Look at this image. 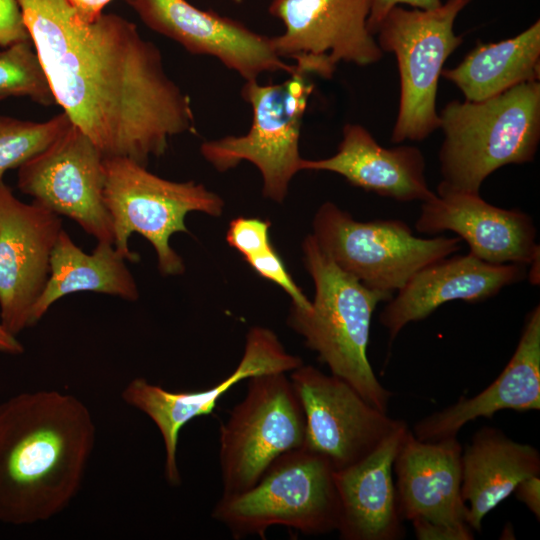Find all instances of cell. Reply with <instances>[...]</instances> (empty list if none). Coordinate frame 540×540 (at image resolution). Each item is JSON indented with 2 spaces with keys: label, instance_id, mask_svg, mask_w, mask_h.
Listing matches in <instances>:
<instances>
[{
  "label": "cell",
  "instance_id": "52a82bcc",
  "mask_svg": "<svg viewBox=\"0 0 540 540\" xmlns=\"http://www.w3.org/2000/svg\"><path fill=\"white\" fill-rule=\"evenodd\" d=\"M472 0H446L433 9L393 7L381 22L377 43L393 53L400 76V100L391 141H422L440 128L436 111L438 80L444 62L457 49L458 14Z\"/></svg>",
  "mask_w": 540,
  "mask_h": 540
},
{
  "label": "cell",
  "instance_id": "ba28073f",
  "mask_svg": "<svg viewBox=\"0 0 540 540\" xmlns=\"http://www.w3.org/2000/svg\"><path fill=\"white\" fill-rule=\"evenodd\" d=\"M313 88L309 76L296 69L281 83L246 80L241 94L252 109L249 131L203 142L202 156L219 172L251 162L261 173L264 197L282 202L301 171L299 139Z\"/></svg>",
  "mask_w": 540,
  "mask_h": 540
},
{
  "label": "cell",
  "instance_id": "6da1fadb",
  "mask_svg": "<svg viewBox=\"0 0 540 540\" xmlns=\"http://www.w3.org/2000/svg\"><path fill=\"white\" fill-rule=\"evenodd\" d=\"M17 1L55 103L104 157L147 166L195 133L189 96L133 22L103 13L84 24L65 0Z\"/></svg>",
  "mask_w": 540,
  "mask_h": 540
},
{
  "label": "cell",
  "instance_id": "7402d4cb",
  "mask_svg": "<svg viewBox=\"0 0 540 540\" xmlns=\"http://www.w3.org/2000/svg\"><path fill=\"white\" fill-rule=\"evenodd\" d=\"M407 429L403 424L361 460L335 471L341 508L337 531L341 539L403 538L392 470Z\"/></svg>",
  "mask_w": 540,
  "mask_h": 540
},
{
  "label": "cell",
  "instance_id": "3957f363",
  "mask_svg": "<svg viewBox=\"0 0 540 540\" xmlns=\"http://www.w3.org/2000/svg\"><path fill=\"white\" fill-rule=\"evenodd\" d=\"M315 296L307 311L292 306L289 326L304 338L330 373L351 385L368 403L387 412L392 397L377 379L367 356L370 325L379 302L392 294L368 288L340 269L313 235L302 245Z\"/></svg>",
  "mask_w": 540,
  "mask_h": 540
},
{
  "label": "cell",
  "instance_id": "d6986e66",
  "mask_svg": "<svg viewBox=\"0 0 540 540\" xmlns=\"http://www.w3.org/2000/svg\"><path fill=\"white\" fill-rule=\"evenodd\" d=\"M461 453L457 437L423 441L407 429L393 462L402 520L469 526L461 495Z\"/></svg>",
  "mask_w": 540,
  "mask_h": 540
},
{
  "label": "cell",
  "instance_id": "e575fe53",
  "mask_svg": "<svg viewBox=\"0 0 540 540\" xmlns=\"http://www.w3.org/2000/svg\"><path fill=\"white\" fill-rule=\"evenodd\" d=\"M24 347L15 335L10 333L0 322V353L19 355Z\"/></svg>",
  "mask_w": 540,
  "mask_h": 540
},
{
  "label": "cell",
  "instance_id": "44dd1931",
  "mask_svg": "<svg viewBox=\"0 0 540 540\" xmlns=\"http://www.w3.org/2000/svg\"><path fill=\"white\" fill-rule=\"evenodd\" d=\"M342 136L333 156L302 159L301 171L333 172L355 187L401 202H424L436 195L428 186L425 158L417 147H382L359 124H346Z\"/></svg>",
  "mask_w": 540,
  "mask_h": 540
},
{
  "label": "cell",
  "instance_id": "9a60e30c",
  "mask_svg": "<svg viewBox=\"0 0 540 540\" xmlns=\"http://www.w3.org/2000/svg\"><path fill=\"white\" fill-rule=\"evenodd\" d=\"M62 229L59 215L35 200L22 202L0 180V322L15 336L31 327Z\"/></svg>",
  "mask_w": 540,
  "mask_h": 540
},
{
  "label": "cell",
  "instance_id": "8fae6325",
  "mask_svg": "<svg viewBox=\"0 0 540 540\" xmlns=\"http://www.w3.org/2000/svg\"><path fill=\"white\" fill-rule=\"evenodd\" d=\"M373 0H271L268 11L284 24L271 37L281 59L305 75L330 79L340 62L365 66L383 52L367 27Z\"/></svg>",
  "mask_w": 540,
  "mask_h": 540
},
{
  "label": "cell",
  "instance_id": "7a4b0ae2",
  "mask_svg": "<svg viewBox=\"0 0 540 540\" xmlns=\"http://www.w3.org/2000/svg\"><path fill=\"white\" fill-rule=\"evenodd\" d=\"M95 440L93 417L72 394L22 392L0 403V522L29 525L65 510Z\"/></svg>",
  "mask_w": 540,
  "mask_h": 540
},
{
  "label": "cell",
  "instance_id": "5b68a950",
  "mask_svg": "<svg viewBox=\"0 0 540 540\" xmlns=\"http://www.w3.org/2000/svg\"><path fill=\"white\" fill-rule=\"evenodd\" d=\"M340 510L334 467L301 447L279 456L251 488L222 495L212 517L235 539L264 538L275 525L321 535L337 531Z\"/></svg>",
  "mask_w": 540,
  "mask_h": 540
},
{
  "label": "cell",
  "instance_id": "4fadbf2b",
  "mask_svg": "<svg viewBox=\"0 0 540 540\" xmlns=\"http://www.w3.org/2000/svg\"><path fill=\"white\" fill-rule=\"evenodd\" d=\"M305 416L308 450L325 457L335 471L351 466L405 424L368 403L351 385L312 365L290 372Z\"/></svg>",
  "mask_w": 540,
  "mask_h": 540
},
{
  "label": "cell",
  "instance_id": "603a6c76",
  "mask_svg": "<svg viewBox=\"0 0 540 540\" xmlns=\"http://www.w3.org/2000/svg\"><path fill=\"white\" fill-rule=\"evenodd\" d=\"M540 474V453L493 427L479 429L461 453V495L467 524L481 531L483 518L525 478Z\"/></svg>",
  "mask_w": 540,
  "mask_h": 540
},
{
  "label": "cell",
  "instance_id": "8992f818",
  "mask_svg": "<svg viewBox=\"0 0 540 540\" xmlns=\"http://www.w3.org/2000/svg\"><path fill=\"white\" fill-rule=\"evenodd\" d=\"M103 163V199L112 220L114 247L127 261H139L128 244L130 235L138 233L153 246L162 275L182 274L185 265L170 246L171 236L189 233L185 225L189 212L220 216L223 199L200 183L161 178L128 157L108 156Z\"/></svg>",
  "mask_w": 540,
  "mask_h": 540
},
{
  "label": "cell",
  "instance_id": "1f68e13d",
  "mask_svg": "<svg viewBox=\"0 0 540 540\" xmlns=\"http://www.w3.org/2000/svg\"><path fill=\"white\" fill-rule=\"evenodd\" d=\"M441 0H373L367 27L371 34H375L386 14L395 6L407 4L418 9H433L441 4Z\"/></svg>",
  "mask_w": 540,
  "mask_h": 540
},
{
  "label": "cell",
  "instance_id": "83f0119b",
  "mask_svg": "<svg viewBox=\"0 0 540 540\" xmlns=\"http://www.w3.org/2000/svg\"><path fill=\"white\" fill-rule=\"evenodd\" d=\"M270 226L266 220L237 217L229 223L226 240L246 260L273 247Z\"/></svg>",
  "mask_w": 540,
  "mask_h": 540
},
{
  "label": "cell",
  "instance_id": "e0dca14e",
  "mask_svg": "<svg viewBox=\"0 0 540 540\" xmlns=\"http://www.w3.org/2000/svg\"><path fill=\"white\" fill-rule=\"evenodd\" d=\"M436 195L422 202L415 229L424 234L451 231L470 253L492 264L528 266L540 255L532 218L518 209L486 202L480 193L458 190L440 182Z\"/></svg>",
  "mask_w": 540,
  "mask_h": 540
},
{
  "label": "cell",
  "instance_id": "4316f807",
  "mask_svg": "<svg viewBox=\"0 0 540 540\" xmlns=\"http://www.w3.org/2000/svg\"><path fill=\"white\" fill-rule=\"evenodd\" d=\"M9 97H27L44 106L55 103L31 41L0 51V100Z\"/></svg>",
  "mask_w": 540,
  "mask_h": 540
},
{
  "label": "cell",
  "instance_id": "9c48e42d",
  "mask_svg": "<svg viewBox=\"0 0 540 540\" xmlns=\"http://www.w3.org/2000/svg\"><path fill=\"white\" fill-rule=\"evenodd\" d=\"M312 235L340 269L392 295L422 268L460 251L462 242L458 236L416 237L401 220L358 221L332 202L318 208Z\"/></svg>",
  "mask_w": 540,
  "mask_h": 540
},
{
  "label": "cell",
  "instance_id": "2e32d148",
  "mask_svg": "<svg viewBox=\"0 0 540 540\" xmlns=\"http://www.w3.org/2000/svg\"><path fill=\"white\" fill-rule=\"evenodd\" d=\"M152 30L168 37L188 52L215 57L245 81L267 72L292 74L275 52L272 39L242 22L201 10L187 0H124Z\"/></svg>",
  "mask_w": 540,
  "mask_h": 540
},
{
  "label": "cell",
  "instance_id": "4dcf8cb0",
  "mask_svg": "<svg viewBox=\"0 0 540 540\" xmlns=\"http://www.w3.org/2000/svg\"><path fill=\"white\" fill-rule=\"evenodd\" d=\"M411 522L415 536L419 540H471L474 538L473 530L469 526L451 527L422 519Z\"/></svg>",
  "mask_w": 540,
  "mask_h": 540
},
{
  "label": "cell",
  "instance_id": "f546056e",
  "mask_svg": "<svg viewBox=\"0 0 540 540\" xmlns=\"http://www.w3.org/2000/svg\"><path fill=\"white\" fill-rule=\"evenodd\" d=\"M31 41L17 0H0V47Z\"/></svg>",
  "mask_w": 540,
  "mask_h": 540
},
{
  "label": "cell",
  "instance_id": "8d00e7d4",
  "mask_svg": "<svg viewBox=\"0 0 540 540\" xmlns=\"http://www.w3.org/2000/svg\"><path fill=\"white\" fill-rule=\"evenodd\" d=\"M233 2L237 3V4H240L243 2V0H232Z\"/></svg>",
  "mask_w": 540,
  "mask_h": 540
},
{
  "label": "cell",
  "instance_id": "f1b7e54d",
  "mask_svg": "<svg viewBox=\"0 0 540 540\" xmlns=\"http://www.w3.org/2000/svg\"><path fill=\"white\" fill-rule=\"evenodd\" d=\"M261 277L280 286L291 298L293 307L307 311L311 301L292 279L283 260L274 247L245 260Z\"/></svg>",
  "mask_w": 540,
  "mask_h": 540
},
{
  "label": "cell",
  "instance_id": "7c38bea8",
  "mask_svg": "<svg viewBox=\"0 0 540 540\" xmlns=\"http://www.w3.org/2000/svg\"><path fill=\"white\" fill-rule=\"evenodd\" d=\"M104 156L72 123L54 142L18 167L17 186L57 215L76 222L97 242L114 243L103 199Z\"/></svg>",
  "mask_w": 540,
  "mask_h": 540
},
{
  "label": "cell",
  "instance_id": "d6a6232c",
  "mask_svg": "<svg viewBox=\"0 0 540 540\" xmlns=\"http://www.w3.org/2000/svg\"><path fill=\"white\" fill-rule=\"evenodd\" d=\"M516 498L524 503L533 513L535 518L540 519V477L532 475L523 479L514 489Z\"/></svg>",
  "mask_w": 540,
  "mask_h": 540
},
{
  "label": "cell",
  "instance_id": "d4e9b609",
  "mask_svg": "<svg viewBox=\"0 0 540 540\" xmlns=\"http://www.w3.org/2000/svg\"><path fill=\"white\" fill-rule=\"evenodd\" d=\"M540 21L513 38L480 44L441 76L455 84L466 100L481 101L518 84L539 81Z\"/></svg>",
  "mask_w": 540,
  "mask_h": 540
},
{
  "label": "cell",
  "instance_id": "d590c367",
  "mask_svg": "<svg viewBox=\"0 0 540 540\" xmlns=\"http://www.w3.org/2000/svg\"><path fill=\"white\" fill-rule=\"evenodd\" d=\"M539 265H540V255L537 256L528 266L529 270L527 272V278L529 282L533 285H539L540 281V271H539Z\"/></svg>",
  "mask_w": 540,
  "mask_h": 540
},
{
  "label": "cell",
  "instance_id": "836d02e7",
  "mask_svg": "<svg viewBox=\"0 0 540 540\" xmlns=\"http://www.w3.org/2000/svg\"><path fill=\"white\" fill-rule=\"evenodd\" d=\"M73 10L77 20L84 24L95 22L102 14L103 9L112 0H65Z\"/></svg>",
  "mask_w": 540,
  "mask_h": 540
},
{
  "label": "cell",
  "instance_id": "ac0fdd59",
  "mask_svg": "<svg viewBox=\"0 0 540 540\" xmlns=\"http://www.w3.org/2000/svg\"><path fill=\"white\" fill-rule=\"evenodd\" d=\"M526 276L525 265L492 264L470 252L453 254L415 273L386 302L379 321L392 341L407 324L427 318L447 302H482Z\"/></svg>",
  "mask_w": 540,
  "mask_h": 540
},
{
  "label": "cell",
  "instance_id": "30bf717a",
  "mask_svg": "<svg viewBox=\"0 0 540 540\" xmlns=\"http://www.w3.org/2000/svg\"><path fill=\"white\" fill-rule=\"evenodd\" d=\"M247 380L244 398L219 430L222 495L246 491L279 456L304 446L305 416L286 373Z\"/></svg>",
  "mask_w": 540,
  "mask_h": 540
},
{
  "label": "cell",
  "instance_id": "ffe728a7",
  "mask_svg": "<svg viewBox=\"0 0 540 540\" xmlns=\"http://www.w3.org/2000/svg\"><path fill=\"white\" fill-rule=\"evenodd\" d=\"M540 409V307H534L525 320L517 347L491 385L467 398L422 418L412 433L423 441L457 437L460 429L477 418H492L501 410Z\"/></svg>",
  "mask_w": 540,
  "mask_h": 540
},
{
  "label": "cell",
  "instance_id": "5bb4252c",
  "mask_svg": "<svg viewBox=\"0 0 540 540\" xmlns=\"http://www.w3.org/2000/svg\"><path fill=\"white\" fill-rule=\"evenodd\" d=\"M303 364L288 353L268 328L252 327L242 358L223 380L204 390L169 391L137 377L122 390V400L147 415L158 428L165 449L164 476L171 486L181 484L177 446L181 429L191 420L212 413L220 398L240 381L275 372H291Z\"/></svg>",
  "mask_w": 540,
  "mask_h": 540
},
{
  "label": "cell",
  "instance_id": "277c9868",
  "mask_svg": "<svg viewBox=\"0 0 540 540\" xmlns=\"http://www.w3.org/2000/svg\"><path fill=\"white\" fill-rule=\"evenodd\" d=\"M442 183L480 193L484 180L508 164L531 162L540 140V83L518 84L481 101H451L441 111Z\"/></svg>",
  "mask_w": 540,
  "mask_h": 540
},
{
  "label": "cell",
  "instance_id": "cb8c5ba5",
  "mask_svg": "<svg viewBox=\"0 0 540 540\" xmlns=\"http://www.w3.org/2000/svg\"><path fill=\"white\" fill-rule=\"evenodd\" d=\"M126 261L108 242H97L92 253H85L62 229L51 253L47 282L32 310L31 326L58 299L72 293L91 291L136 301L139 291Z\"/></svg>",
  "mask_w": 540,
  "mask_h": 540
},
{
  "label": "cell",
  "instance_id": "484cf974",
  "mask_svg": "<svg viewBox=\"0 0 540 540\" xmlns=\"http://www.w3.org/2000/svg\"><path fill=\"white\" fill-rule=\"evenodd\" d=\"M70 124L64 112L43 122L0 115V180L8 170L48 147Z\"/></svg>",
  "mask_w": 540,
  "mask_h": 540
}]
</instances>
